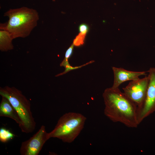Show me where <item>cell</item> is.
Here are the masks:
<instances>
[{
    "label": "cell",
    "instance_id": "1",
    "mask_svg": "<svg viewBox=\"0 0 155 155\" xmlns=\"http://www.w3.org/2000/svg\"><path fill=\"white\" fill-rule=\"evenodd\" d=\"M102 97L104 115L114 122L121 123L127 127L137 128V106L121 92L119 88L111 87L104 90Z\"/></svg>",
    "mask_w": 155,
    "mask_h": 155
},
{
    "label": "cell",
    "instance_id": "2",
    "mask_svg": "<svg viewBox=\"0 0 155 155\" xmlns=\"http://www.w3.org/2000/svg\"><path fill=\"white\" fill-rule=\"evenodd\" d=\"M9 18L8 22L0 24V30L8 31L13 39L29 36L37 26L39 18L35 9L26 7L10 9L4 14Z\"/></svg>",
    "mask_w": 155,
    "mask_h": 155
},
{
    "label": "cell",
    "instance_id": "3",
    "mask_svg": "<svg viewBox=\"0 0 155 155\" xmlns=\"http://www.w3.org/2000/svg\"><path fill=\"white\" fill-rule=\"evenodd\" d=\"M0 95L8 99L16 111L20 120L19 127L22 131L28 133L34 131L36 123L31 111L30 102L22 92L14 87L6 86L0 87Z\"/></svg>",
    "mask_w": 155,
    "mask_h": 155
},
{
    "label": "cell",
    "instance_id": "4",
    "mask_svg": "<svg viewBox=\"0 0 155 155\" xmlns=\"http://www.w3.org/2000/svg\"><path fill=\"white\" fill-rule=\"evenodd\" d=\"M86 120V117L80 113H65L59 118L54 129L49 133V137L57 138L64 142L71 143L80 134Z\"/></svg>",
    "mask_w": 155,
    "mask_h": 155
},
{
    "label": "cell",
    "instance_id": "5",
    "mask_svg": "<svg viewBox=\"0 0 155 155\" xmlns=\"http://www.w3.org/2000/svg\"><path fill=\"white\" fill-rule=\"evenodd\" d=\"M148 73L149 83L145 98L137 106V118L139 124L146 118L155 112V68L151 67Z\"/></svg>",
    "mask_w": 155,
    "mask_h": 155
},
{
    "label": "cell",
    "instance_id": "6",
    "mask_svg": "<svg viewBox=\"0 0 155 155\" xmlns=\"http://www.w3.org/2000/svg\"><path fill=\"white\" fill-rule=\"evenodd\" d=\"M50 137L45 127L42 125L38 130L28 140L22 142L20 149L21 155H38Z\"/></svg>",
    "mask_w": 155,
    "mask_h": 155
},
{
    "label": "cell",
    "instance_id": "7",
    "mask_svg": "<svg viewBox=\"0 0 155 155\" xmlns=\"http://www.w3.org/2000/svg\"><path fill=\"white\" fill-rule=\"evenodd\" d=\"M149 77L131 81L123 88L124 94L137 106L140 105L144 101L148 89Z\"/></svg>",
    "mask_w": 155,
    "mask_h": 155
},
{
    "label": "cell",
    "instance_id": "8",
    "mask_svg": "<svg viewBox=\"0 0 155 155\" xmlns=\"http://www.w3.org/2000/svg\"><path fill=\"white\" fill-rule=\"evenodd\" d=\"M114 74L113 88H119L122 83L128 81H133L139 78V77L146 75L147 71H133L128 70L122 68L112 67Z\"/></svg>",
    "mask_w": 155,
    "mask_h": 155
},
{
    "label": "cell",
    "instance_id": "9",
    "mask_svg": "<svg viewBox=\"0 0 155 155\" xmlns=\"http://www.w3.org/2000/svg\"><path fill=\"white\" fill-rule=\"evenodd\" d=\"M0 116L9 118L14 120L19 126L21 121L15 109L6 98L2 97L0 104Z\"/></svg>",
    "mask_w": 155,
    "mask_h": 155
},
{
    "label": "cell",
    "instance_id": "10",
    "mask_svg": "<svg viewBox=\"0 0 155 155\" xmlns=\"http://www.w3.org/2000/svg\"><path fill=\"white\" fill-rule=\"evenodd\" d=\"M13 39L11 34L7 31L0 30V50L2 52H7L13 49L12 43Z\"/></svg>",
    "mask_w": 155,
    "mask_h": 155
},
{
    "label": "cell",
    "instance_id": "11",
    "mask_svg": "<svg viewBox=\"0 0 155 155\" xmlns=\"http://www.w3.org/2000/svg\"><path fill=\"white\" fill-rule=\"evenodd\" d=\"M15 136L14 134L4 128L0 129V141L2 142H7L12 139Z\"/></svg>",
    "mask_w": 155,
    "mask_h": 155
},
{
    "label": "cell",
    "instance_id": "12",
    "mask_svg": "<svg viewBox=\"0 0 155 155\" xmlns=\"http://www.w3.org/2000/svg\"><path fill=\"white\" fill-rule=\"evenodd\" d=\"M94 62V61H92L87 63H86L85 64H84L83 65H82L78 66H75V67H73L71 66L69 64V62L68 63L67 62L66 63V64L65 63L63 66V67H64L65 68V71L63 72H62L61 73H60L59 74H57V75H55V76L57 77V76H59L60 75H62L64 74H65L67 73V72H68L70 71H71L72 70H73L74 69H78V68H81V67H83L84 66H85L88 64H90Z\"/></svg>",
    "mask_w": 155,
    "mask_h": 155
},
{
    "label": "cell",
    "instance_id": "13",
    "mask_svg": "<svg viewBox=\"0 0 155 155\" xmlns=\"http://www.w3.org/2000/svg\"><path fill=\"white\" fill-rule=\"evenodd\" d=\"M86 35V34L80 33L74 40L73 44L75 46H79L83 45L84 43Z\"/></svg>",
    "mask_w": 155,
    "mask_h": 155
},
{
    "label": "cell",
    "instance_id": "14",
    "mask_svg": "<svg viewBox=\"0 0 155 155\" xmlns=\"http://www.w3.org/2000/svg\"><path fill=\"white\" fill-rule=\"evenodd\" d=\"M74 46V45L72 44L67 50L65 53L64 58L63 61H68L69 58L72 54Z\"/></svg>",
    "mask_w": 155,
    "mask_h": 155
},
{
    "label": "cell",
    "instance_id": "15",
    "mask_svg": "<svg viewBox=\"0 0 155 155\" xmlns=\"http://www.w3.org/2000/svg\"><path fill=\"white\" fill-rule=\"evenodd\" d=\"M89 29V27L88 25L85 24H81L79 27V30L80 33L86 35L88 32Z\"/></svg>",
    "mask_w": 155,
    "mask_h": 155
}]
</instances>
